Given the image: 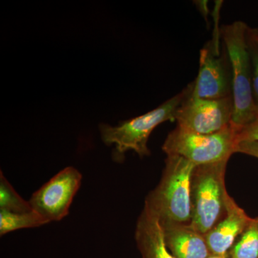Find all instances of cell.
Instances as JSON below:
<instances>
[{
  "mask_svg": "<svg viewBox=\"0 0 258 258\" xmlns=\"http://www.w3.org/2000/svg\"><path fill=\"white\" fill-rule=\"evenodd\" d=\"M196 166L179 156L166 157L159 184L149 193L144 208L160 223H190V180Z\"/></svg>",
  "mask_w": 258,
  "mask_h": 258,
  "instance_id": "cell-1",
  "label": "cell"
},
{
  "mask_svg": "<svg viewBox=\"0 0 258 258\" xmlns=\"http://www.w3.org/2000/svg\"><path fill=\"white\" fill-rule=\"evenodd\" d=\"M186 93L187 90L185 88L155 109L121 122L116 126L100 123L98 128L103 143L108 147L114 145L113 159L117 162L123 161L128 151H134L141 158L150 155L148 147L149 137L154 129L164 122L175 121L176 111Z\"/></svg>",
  "mask_w": 258,
  "mask_h": 258,
  "instance_id": "cell-2",
  "label": "cell"
},
{
  "mask_svg": "<svg viewBox=\"0 0 258 258\" xmlns=\"http://www.w3.org/2000/svg\"><path fill=\"white\" fill-rule=\"evenodd\" d=\"M249 27L242 21L222 25L220 34L230 60L232 79V125L240 129L257 119L252 96L250 58L247 45Z\"/></svg>",
  "mask_w": 258,
  "mask_h": 258,
  "instance_id": "cell-3",
  "label": "cell"
},
{
  "mask_svg": "<svg viewBox=\"0 0 258 258\" xmlns=\"http://www.w3.org/2000/svg\"><path fill=\"white\" fill-rule=\"evenodd\" d=\"M229 159L196 166L190 180V225L205 235L225 216L227 193L225 184Z\"/></svg>",
  "mask_w": 258,
  "mask_h": 258,
  "instance_id": "cell-4",
  "label": "cell"
},
{
  "mask_svg": "<svg viewBox=\"0 0 258 258\" xmlns=\"http://www.w3.org/2000/svg\"><path fill=\"white\" fill-rule=\"evenodd\" d=\"M237 130L231 124L216 133L202 134L176 126L166 137L162 150L166 156H179L195 166L219 162L235 154Z\"/></svg>",
  "mask_w": 258,
  "mask_h": 258,
  "instance_id": "cell-5",
  "label": "cell"
},
{
  "mask_svg": "<svg viewBox=\"0 0 258 258\" xmlns=\"http://www.w3.org/2000/svg\"><path fill=\"white\" fill-rule=\"evenodd\" d=\"M191 96L205 99L232 96L230 60L221 37H214L200 51L198 77L189 83Z\"/></svg>",
  "mask_w": 258,
  "mask_h": 258,
  "instance_id": "cell-6",
  "label": "cell"
},
{
  "mask_svg": "<svg viewBox=\"0 0 258 258\" xmlns=\"http://www.w3.org/2000/svg\"><path fill=\"white\" fill-rule=\"evenodd\" d=\"M186 96L175 115L177 126L195 133L210 134L220 132L232 124V97L205 99L191 96L189 85Z\"/></svg>",
  "mask_w": 258,
  "mask_h": 258,
  "instance_id": "cell-7",
  "label": "cell"
},
{
  "mask_svg": "<svg viewBox=\"0 0 258 258\" xmlns=\"http://www.w3.org/2000/svg\"><path fill=\"white\" fill-rule=\"evenodd\" d=\"M82 178L74 166L64 168L32 194L29 200L32 210L49 222L60 221L69 215Z\"/></svg>",
  "mask_w": 258,
  "mask_h": 258,
  "instance_id": "cell-8",
  "label": "cell"
},
{
  "mask_svg": "<svg viewBox=\"0 0 258 258\" xmlns=\"http://www.w3.org/2000/svg\"><path fill=\"white\" fill-rule=\"evenodd\" d=\"M226 210L225 216L205 235L211 254H227L252 219L229 195L226 198Z\"/></svg>",
  "mask_w": 258,
  "mask_h": 258,
  "instance_id": "cell-9",
  "label": "cell"
},
{
  "mask_svg": "<svg viewBox=\"0 0 258 258\" xmlns=\"http://www.w3.org/2000/svg\"><path fill=\"white\" fill-rule=\"evenodd\" d=\"M164 240L174 258H208L211 254L205 235L189 223H160Z\"/></svg>",
  "mask_w": 258,
  "mask_h": 258,
  "instance_id": "cell-10",
  "label": "cell"
},
{
  "mask_svg": "<svg viewBox=\"0 0 258 258\" xmlns=\"http://www.w3.org/2000/svg\"><path fill=\"white\" fill-rule=\"evenodd\" d=\"M135 240L142 258H174L166 247L160 222L144 208L137 220Z\"/></svg>",
  "mask_w": 258,
  "mask_h": 258,
  "instance_id": "cell-11",
  "label": "cell"
},
{
  "mask_svg": "<svg viewBox=\"0 0 258 258\" xmlns=\"http://www.w3.org/2000/svg\"><path fill=\"white\" fill-rule=\"evenodd\" d=\"M50 223L45 217L32 210L27 212H10L0 210V235L22 229L35 228Z\"/></svg>",
  "mask_w": 258,
  "mask_h": 258,
  "instance_id": "cell-12",
  "label": "cell"
},
{
  "mask_svg": "<svg viewBox=\"0 0 258 258\" xmlns=\"http://www.w3.org/2000/svg\"><path fill=\"white\" fill-rule=\"evenodd\" d=\"M227 256L229 258H258V216L252 219Z\"/></svg>",
  "mask_w": 258,
  "mask_h": 258,
  "instance_id": "cell-13",
  "label": "cell"
},
{
  "mask_svg": "<svg viewBox=\"0 0 258 258\" xmlns=\"http://www.w3.org/2000/svg\"><path fill=\"white\" fill-rule=\"evenodd\" d=\"M0 210L18 213L33 210L30 202L20 197L2 171H0Z\"/></svg>",
  "mask_w": 258,
  "mask_h": 258,
  "instance_id": "cell-14",
  "label": "cell"
},
{
  "mask_svg": "<svg viewBox=\"0 0 258 258\" xmlns=\"http://www.w3.org/2000/svg\"><path fill=\"white\" fill-rule=\"evenodd\" d=\"M247 45L251 64V81L252 96L258 118V30L248 28L247 32Z\"/></svg>",
  "mask_w": 258,
  "mask_h": 258,
  "instance_id": "cell-15",
  "label": "cell"
},
{
  "mask_svg": "<svg viewBox=\"0 0 258 258\" xmlns=\"http://www.w3.org/2000/svg\"><path fill=\"white\" fill-rule=\"evenodd\" d=\"M258 142V118L237 130L236 142Z\"/></svg>",
  "mask_w": 258,
  "mask_h": 258,
  "instance_id": "cell-16",
  "label": "cell"
},
{
  "mask_svg": "<svg viewBox=\"0 0 258 258\" xmlns=\"http://www.w3.org/2000/svg\"><path fill=\"white\" fill-rule=\"evenodd\" d=\"M235 153H240L258 159V142H239L235 145Z\"/></svg>",
  "mask_w": 258,
  "mask_h": 258,
  "instance_id": "cell-17",
  "label": "cell"
},
{
  "mask_svg": "<svg viewBox=\"0 0 258 258\" xmlns=\"http://www.w3.org/2000/svg\"><path fill=\"white\" fill-rule=\"evenodd\" d=\"M195 4L200 11V13L203 15L204 18L208 22V17L210 14V10L208 8V1H195Z\"/></svg>",
  "mask_w": 258,
  "mask_h": 258,
  "instance_id": "cell-18",
  "label": "cell"
},
{
  "mask_svg": "<svg viewBox=\"0 0 258 258\" xmlns=\"http://www.w3.org/2000/svg\"><path fill=\"white\" fill-rule=\"evenodd\" d=\"M208 258H229L227 254L226 255H215V254H210Z\"/></svg>",
  "mask_w": 258,
  "mask_h": 258,
  "instance_id": "cell-19",
  "label": "cell"
}]
</instances>
